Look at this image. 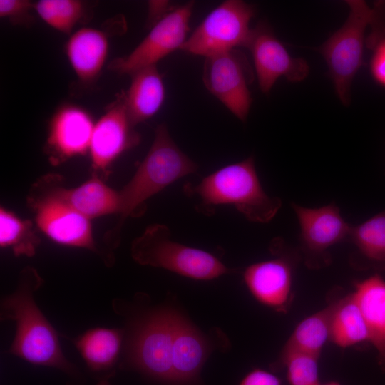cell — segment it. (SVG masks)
<instances>
[{
  "label": "cell",
  "mask_w": 385,
  "mask_h": 385,
  "mask_svg": "<svg viewBox=\"0 0 385 385\" xmlns=\"http://www.w3.org/2000/svg\"><path fill=\"white\" fill-rule=\"evenodd\" d=\"M43 279L36 270L26 267L20 273L16 289L2 297L1 321H14L16 332L7 352L36 366L51 367L78 376L76 366L62 351L58 334L34 299Z\"/></svg>",
  "instance_id": "cell-1"
},
{
  "label": "cell",
  "mask_w": 385,
  "mask_h": 385,
  "mask_svg": "<svg viewBox=\"0 0 385 385\" xmlns=\"http://www.w3.org/2000/svg\"><path fill=\"white\" fill-rule=\"evenodd\" d=\"M187 189L199 198L201 205H233L254 222H270L282 206L279 197H270L264 190L252 156L221 168Z\"/></svg>",
  "instance_id": "cell-2"
},
{
  "label": "cell",
  "mask_w": 385,
  "mask_h": 385,
  "mask_svg": "<svg viewBox=\"0 0 385 385\" xmlns=\"http://www.w3.org/2000/svg\"><path fill=\"white\" fill-rule=\"evenodd\" d=\"M178 314L168 308H154L130 321L124 329L120 366L173 384L172 353Z\"/></svg>",
  "instance_id": "cell-3"
},
{
  "label": "cell",
  "mask_w": 385,
  "mask_h": 385,
  "mask_svg": "<svg viewBox=\"0 0 385 385\" xmlns=\"http://www.w3.org/2000/svg\"><path fill=\"white\" fill-rule=\"evenodd\" d=\"M197 169L196 163L176 145L166 125L160 124L145 158L130 180L119 191L118 227L148 199Z\"/></svg>",
  "instance_id": "cell-4"
},
{
  "label": "cell",
  "mask_w": 385,
  "mask_h": 385,
  "mask_svg": "<svg viewBox=\"0 0 385 385\" xmlns=\"http://www.w3.org/2000/svg\"><path fill=\"white\" fill-rule=\"evenodd\" d=\"M346 2L349 7L346 20L318 51L327 63L338 98L346 106L351 101L353 80L363 65L366 31L381 15L385 3L370 7L364 1Z\"/></svg>",
  "instance_id": "cell-5"
},
{
  "label": "cell",
  "mask_w": 385,
  "mask_h": 385,
  "mask_svg": "<svg viewBox=\"0 0 385 385\" xmlns=\"http://www.w3.org/2000/svg\"><path fill=\"white\" fill-rule=\"evenodd\" d=\"M131 256L142 265L160 267L180 275L210 280L230 270L215 255L173 240L163 225L148 227L131 245Z\"/></svg>",
  "instance_id": "cell-6"
},
{
  "label": "cell",
  "mask_w": 385,
  "mask_h": 385,
  "mask_svg": "<svg viewBox=\"0 0 385 385\" xmlns=\"http://www.w3.org/2000/svg\"><path fill=\"white\" fill-rule=\"evenodd\" d=\"M255 7L240 0H227L215 8L187 38L180 50L205 58L237 47H246Z\"/></svg>",
  "instance_id": "cell-7"
},
{
  "label": "cell",
  "mask_w": 385,
  "mask_h": 385,
  "mask_svg": "<svg viewBox=\"0 0 385 385\" xmlns=\"http://www.w3.org/2000/svg\"><path fill=\"white\" fill-rule=\"evenodd\" d=\"M253 77L246 56L237 48L205 58V86L242 122L247 118L252 102L249 85Z\"/></svg>",
  "instance_id": "cell-8"
},
{
  "label": "cell",
  "mask_w": 385,
  "mask_h": 385,
  "mask_svg": "<svg viewBox=\"0 0 385 385\" xmlns=\"http://www.w3.org/2000/svg\"><path fill=\"white\" fill-rule=\"evenodd\" d=\"M194 2L176 6L158 21L143 40L128 55L112 61L110 68L119 74L132 75L153 66L177 49L187 39Z\"/></svg>",
  "instance_id": "cell-9"
},
{
  "label": "cell",
  "mask_w": 385,
  "mask_h": 385,
  "mask_svg": "<svg viewBox=\"0 0 385 385\" xmlns=\"http://www.w3.org/2000/svg\"><path fill=\"white\" fill-rule=\"evenodd\" d=\"M43 192L33 194L30 200L38 228L57 244L93 251L105 261L94 241L90 219L61 199L51 187Z\"/></svg>",
  "instance_id": "cell-10"
},
{
  "label": "cell",
  "mask_w": 385,
  "mask_h": 385,
  "mask_svg": "<svg viewBox=\"0 0 385 385\" xmlns=\"http://www.w3.org/2000/svg\"><path fill=\"white\" fill-rule=\"evenodd\" d=\"M245 48L251 53L259 87L265 94L282 77L296 83L304 80L309 74L307 62L292 56L265 21L258 22L252 29Z\"/></svg>",
  "instance_id": "cell-11"
},
{
  "label": "cell",
  "mask_w": 385,
  "mask_h": 385,
  "mask_svg": "<svg viewBox=\"0 0 385 385\" xmlns=\"http://www.w3.org/2000/svg\"><path fill=\"white\" fill-rule=\"evenodd\" d=\"M297 217L299 242L307 264L312 267L329 262L327 250L332 246L348 241L351 225L345 221L335 204L317 208L305 207L291 203Z\"/></svg>",
  "instance_id": "cell-12"
},
{
  "label": "cell",
  "mask_w": 385,
  "mask_h": 385,
  "mask_svg": "<svg viewBox=\"0 0 385 385\" xmlns=\"http://www.w3.org/2000/svg\"><path fill=\"white\" fill-rule=\"evenodd\" d=\"M133 128L123 93L95 123L88 151L95 170L105 171L123 152L138 143L139 135Z\"/></svg>",
  "instance_id": "cell-13"
},
{
  "label": "cell",
  "mask_w": 385,
  "mask_h": 385,
  "mask_svg": "<svg viewBox=\"0 0 385 385\" xmlns=\"http://www.w3.org/2000/svg\"><path fill=\"white\" fill-rule=\"evenodd\" d=\"M91 114L77 105L65 104L51 117L46 148L53 163L85 155L89 151L95 125Z\"/></svg>",
  "instance_id": "cell-14"
},
{
  "label": "cell",
  "mask_w": 385,
  "mask_h": 385,
  "mask_svg": "<svg viewBox=\"0 0 385 385\" xmlns=\"http://www.w3.org/2000/svg\"><path fill=\"white\" fill-rule=\"evenodd\" d=\"M252 294L262 304L278 311L290 301L292 265L284 257L254 263L243 274Z\"/></svg>",
  "instance_id": "cell-15"
},
{
  "label": "cell",
  "mask_w": 385,
  "mask_h": 385,
  "mask_svg": "<svg viewBox=\"0 0 385 385\" xmlns=\"http://www.w3.org/2000/svg\"><path fill=\"white\" fill-rule=\"evenodd\" d=\"M210 351L211 346L207 338L178 314L172 353L173 385L196 383Z\"/></svg>",
  "instance_id": "cell-16"
},
{
  "label": "cell",
  "mask_w": 385,
  "mask_h": 385,
  "mask_svg": "<svg viewBox=\"0 0 385 385\" xmlns=\"http://www.w3.org/2000/svg\"><path fill=\"white\" fill-rule=\"evenodd\" d=\"M65 51L78 79L85 83H92L106 62L108 38L103 31L83 27L72 34L66 43Z\"/></svg>",
  "instance_id": "cell-17"
},
{
  "label": "cell",
  "mask_w": 385,
  "mask_h": 385,
  "mask_svg": "<svg viewBox=\"0 0 385 385\" xmlns=\"http://www.w3.org/2000/svg\"><path fill=\"white\" fill-rule=\"evenodd\" d=\"M124 329L94 327L70 339L90 371L112 376L122 354Z\"/></svg>",
  "instance_id": "cell-18"
},
{
  "label": "cell",
  "mask_w": 385,
  "mask_h": 385,
  "mask_svg": "<svg viewBox=\"0 0 385 385\" xmlns=\"http://www.w3.org/2000/svg\"><path fill=\"white\" fill-rule=\"evenodd\" d=\"M353 294L368 330L369 342L377 351L378 364L385 372V279L374 274L357 282Z\"/></svg>",
  "instance_id": "cell-19"
},
{
  "label": "cell",
  "mask_w": 385,
  "mask_h": 385,
  "mask_svg": "<svg viewBox=\"0 0 385 385\" xmlns=\"http://www.w3.org/2000/svg\"><path fill=\"white\" fill-rule=\"evenodd\" d=\"M131 76L124 99L133 126L153 117L162 106L165 96L162 75L157 66L140 69Z\"/></svg>",
  "instance_id": "cell-20"
},
{
  "label": "cell",
  "mask_w": 385,
  "mask_h": 385,
  "mask_svg": "<svg viewBox=\"0 0 385 385\" xmlns=\"http://www.w3.org/2000/svg\"><path fill=\"white\" fill-rule=\"evenodd\" d=\"M53 192L77 212L88 219L113 213L120 209L119 192L97 178L74 188L51 187Z\"/></svg>",
  "instance_id": "cell-21"
},
{
  "label": "cell",
  "mask_w": 385,
  "mask_h": 385,
  "mask_svg": "<svg viewBox=\"0 0 385 385\" xmlns=\"http://www.w3.org/2000/svg\"><path fill=\"white\" fill-rule=\"evenodd\" d=\"M332 309L331 303L301 321L271 368L277 366L293 354H306L319 359L324 345L327 340H329Z\"/></svg>",
  "instance_id": "cell-22"
},
{
  "label": "cell",
  "mask_w": 385,
  "mask_h": 385,
  "mask_svg": "<svg viewBox=\"0 0 385 385\" xmlns=\"http://www.w3.org/2000/svg\"><path fill=\"white\" fill-rule=\"evenodd\" d=\"M332 304L329 340L342 348L369 342L368 330L354 294Z\"/></svg>",
  "instance_id": "cell-23"
},
{
  "label": "cell",
  "mask_w": 385,
  "mask_h": 385,
  "mask_svg": "<svg viewBox=\"0 0 385 385\" xmlns=\"http://www.w3.org/2000/svg\"><path fill=\"white\" fill-rule=\"evenodd\" d=\"M348 241L356 248L361 267L385 270V210L351 225Z\"/></svg>",
  "instance_id": "cell-24"
},
{
  "label": "cell",
  "mask_w": 385,
  "mask_h": 385,
  "mask_svg": "<svg viewBox=\"0 0 385 385\" xmlns=\"http://www.w3.org/2000/svg\"><path fill=\"white\" fill-rule=\"evenodd\" d=\"M39 243L29 220H22L11 211L0 209V246L10 248L14 255L31 257Z\"/></svg>",
  "instance_id": "cell-25"
},
{
  "label": "cell",
  "mask_w": 385,
  "mask_h": 385,
  "mask_svg": "<svg viewBox=\"0 0 385 385\" xmlns=\"http://www.w3.org/2000/svg\"><path fill=\"white\" fill-rule=\"evenodd\" d=\"M34 9L48 26L69 34L84 13L83 3L78 0H40Z\"/></svg>",
  "instance_id": "cell-26"
},
{
  "label": "cell",
  "mask_w": 385,
  "mask_h": 385,
  "mask_svg": "<svg viewBox=\"0 0 385 385\" xmlns=\"http://www.w3.org/2000/svg\"><path fill=\"white\" fill-rule=\"evenodd\" d=\"M318 360V358L309 355L293 354L272 369L282 370L285 368L290 385H321Z\"/></svg>",
  "instance_id": "cell-27"
},
{
  "label": "cell",
  "mask_w": 385,
  "mask_h": 385,
  "mask_svg": "<svg viewBox=\"0 0 385 385\" xmlns=\"http://www.w3.org/2000/svg\"><path fill=\"white\" fill-rule=\"evenodd\" d=\"M373 49L369 71L373 80L385 88V34L371 46Z\"/></svg>",
  "instance_id": "cell-28"
},
{
  "label": "cell",
  "mask_w": 385,
  "mask_h": 385,
  "mask_svg": "<svg viewBox=\"0 0 385 385\" xmlns=\"http://www.w3.org/2000/svg\"><path fill=\"white\" fill-rule=\"evenodd\" d=\"M34 4L27 0H1L0 16L9 18L14 21L25 19Z\"/></svg>",
  "instance_id": "cell-29"
},
{
  "label": "cell",
  "mask_w": 385,
  "mask_h": 385,
  "mask_svg": "<svg viewBox=\"0 0 385 385\" xmlns=\"http://www.w3.org/2000/svg\"><path fill=\"white\" fill-rule=\"evenodd\" d=\"M240 385H282V381L274 374L256 369L249 372L242 379Z\"/></svg>",
  "instance_id": "cell-30"
},
{
  "label": "cell",
  "mask_w": 385,
  "mask_h": 385,
  "mask_svg": "<svg viewBox=\"0 0 385 385\" xmlns=\"http://www.w3.org/2000/svg\"><path fill=\"white\" fill-rule=\"evenodd\" d=\"M175 6L169 1H150L149 3V17L150 19L153 20V25Z\"/></svg>",
  "instance_id": "cell-31"
},
{
  "label": "cell",
  "mask_w": 385,
  "mask_h": 385,
  "mask_svg": "<svg viewBox=\"0 0 385 385\" xmlns=\"http://www.w3.org/2000/svg\"><path fill=\"white\" fill-rule=\"evenodd\" d=\"M109 378H102L96 385H111L108 381Z\"/></svg>",
  "instance_id": "cell-32"
},
{
  "label": "cell",
  "mask_w": 385,
  "mask_h": 385,
  "mask_svg": "<svg viewBox=\"0 0 385 385\" xmlns=\"http://www.w3.org/2000/svg\"><path fill=\"white\" fill-rule=\"evenodd\" d=\"M321 385H340V384L337 381H329L325 384H322Z\"/></svg>",
  "instance_id": "cell-33"
}]
</instances>
